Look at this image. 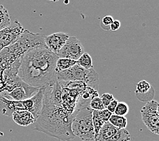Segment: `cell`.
<instances>
[{
  "mask_svg": "<svg viewBox=\"0 0 159 141\" xmlns=\"http://www.w3.org/2000/svg\"><path fill=\"white\" fill-rule=\"evenodd\" d=\"M13 121L20 126H28L34 124L36 119L30 112L27 111H16L12 115Z\"/></svg>",
  "mask_w": 159,
  "mask_h": 141,
  "instance_id": "cell-15",
  "label": "cell"
},
{
  "mask_svg": "<svg viewBox=\"0 0 159 141\" xmlns=\"http://www.w3.org/2000/svg\"><path fill=\"white\" fill-rule=\"evenodd\" d=\"M129 111V107L127 104L125 102H118L114 114L118 115V116H123L128 114Z\"/></svg>",
  "mask_w": 159,
  "mask_h": 141,
  "instance_id": "cell-22",
  "label": "cell"
},
{
  "mask_svg": "<svg viewBox=\"0 0 159 141\" xmlns=\"http://www.w3.org/2000/svg\"><path fill=\"white\" fill-rule=\"evenodd\" d=\"M89 107L93 111H102L105 108L101 98L99 96L93 98V99H91V100L90 101Z\"/></svg>",
  "mask_w": 159,
  "mask_h": 141,
  "instance_id": "cell-23",
  "label": "cell"
},
{
  "mask_svg": "<svg viewBox=\"0 0 159 141\" xmlns=\"http://www.w3.org/2000/svg\"><path fill=\"white\" fill-rule=\"evenodd\" d=\"M120 22L118 20H114V22L112 23H111V24L110 25V30L111 31H117L118 29H119V28L120 27Z\"/></svg>",
  "mask_w": 159,
  "mask_h": 141,
  "instance_id": "cell-28",
  "label": "cell"
},
{
  "mask_svg": "<svg viewBox=\"0 0 159 141\" xmlns=\"http://www.w3.org/2000/svg\"><path fill=\"white\" fill-rule=\"evenodd\" d=\"M118 103V101L117 100L114 99V100L112 101V102H111V103L109 104V105H108V106L106 107V108H107V109L108 111H109L110 112H111V113H114V111H115V109H116V107Z\"/></svg>",
  "mask_w": 159,
  "mask_h": 141,
  "instance_id": "cell-27",
  "label": "cell"
},
{
  "mask_svg": "<svg viewBox=\"0 0 159 141\" xmlns=\"http://www.w3.org/2000/svg\"><path fill=\"white\" fill-rule=\"evenodd\" d=\"M93 124L94 127V131H95V134L96 135L105 124L103 119L100 117L99 111L93 110Z\"/></svg>",
  "mask_w": 159,
  "mask_h": 141,
  "instance_id": "cell-21",
  "label": "cell"
},
{
  "mask_svg": "<svg viewBox=\"0 0 159 141\" xmlns=\"http://www.w3.org/2000/svg\"><path fill=\"white\" fill-rule=\"evenodd\" d=\"M76 63L80 67L84 68V69L89 70L93 68V59L90 54L87 52L83 54L76 61Z\"/></svg>",
  "mask_w": 159,
  "mask_h": 141,
  "instance_id": "cell-20",
  "label": "cell"
},
{
  "mask_svg": "<svg viewBox=\"0 0 159 141\" xmlns=\"http://www.w3.org/2000/svg\"><path fill=\"white\" fill-rule=\"evenodd\" d=\"M39 88L29 85L20 79L14 84L8 86L0 96L13 101H22L30 99L38 92Z\"/></svg>",
  "mask_w": 159,
  "mask_h": 141,
  "instance_id": "cell-5",
  "label": "cell"
},
{
  "mask_svg": "<svg viewBox=\"0 0 159 141\" xmlns=\"http://www.w3.org/2000/svg\"><path fill=\"white\" fill-rule=\"evenodd\" d=\"M100 98H101V100L102 101V103L103 104L105 108H106V107L109 105V104L111 102H112V101L115 99L114 96L110 93H104L102 96H101Z\"/></svg>",
  "mask_w": 159,
  "mask_h": 141,
  "instance_id": "cell-25",
  "label": "cell"
},
{
  "mask_svg": "<svg viewBox=\"0 0 159 141\" xmlns=\"http://www.w3.org/2000/svg\"><path fill=\"white\" fill-rule=\"evenodd\" d=\"M157 115H158V117H159V104H158V107H157Z\"/></svg>",
  "mask_w": 159,
  "mask_h": 141,
  "instance_id": "cell-29",
  "label": "cell"
},
{
  "mask_svg": "<svg viewBox=\"0 0 159 141\" xmlns=\"http://www.w3.org/2000/svg\"><path fill=\"white\" fill-rule=\"evenodd\" d=\"M45 37L46 36L43 34L34 33L28 30H25L16 43L23 50L25 54H26L32 49L47 48L44 42Z\"/></svg>",
  "mask_w": 159,
  "mask_h": 141,
  "instance_id": "cell-8",
  "label": "cell"
},
{
  "mask_svg": "<svg viewBox=\"0 0 159 141\" xmlns=\"http://www.w3.org/2000/svg\"><path fill=\"white\" fill-rule=\"evenodd\" d=\"M16 111H25V101H13L0 96V113L6 116H12Z\"/></svg>",
  "mask_w": 159,
  "mask_h": 141,
  "instance_id": "cell-13",
  "label": "cell"
},
{
  "mask_svg": "<svg viewBox=\"0 0 159 141\" xmlns=\"http://www.w3.org/2000/svg\"><path fill=\"white\" fill-rule=\"evenodd\" d=\"M62 92V86L60 84L59 82L57 80V79L45 86L43 105L61 107Z\"/></svg>",
  "mask_w": 159,
  "mask_h": 141,
  "instance_id": "cell-10",
  "label": "cell"
},
{
  "mask_svg": "<svg viewBox=\"0 0 159 141\" xmlns=\"http://www.w3.org/2000/svg\"><path fill=\"white\" fill-rule=\"evenodd\" d=\"M11 24L8 11L3 5H0V31Z\"/></svg>",
  "mask_w": 159,
  "mask_h": 141,
  "instance_id": "cell-19",
  "label": "cell"
},
{
  "mask_svg": "<svg viewBox=\"0 0 159 141\" xmlns=\"http://www.w3.org/2000/svg\"><path fill=\"white\" fill-rule=\"evenodd\" d=\"M25 31L23 25L15 20L9 27L0 31V52L15 43Z\"/></svg>",
  "mask_w": 159,
  "mask_h": 141,
  "instance_id": "cell-7",
  "label": "cell"
},
{
  "mask_svg": "<svg viewBox=\"0 0 159 141\" xmlns=\"http://www.w3.org/2000/svg\"><path fill=\"white\" fill-rule=\"evenodd\" d=\"M131 140V134L128 132V130L126 129H119L116 133L110 138L97 141H130Z\"/></svg>",
  "mask_w": 159,
  "mask_h": 141,
  "instance_id": "cell-16",
  "label": "cell"
},
{
  "mask_svg": "<svg viewBox=\"0 0 159 141\" xmlns=\"http://www.w3.org/2000/svg\"><path fill=\"white\" fill-rule=\"evenodd\" d=\"M56 79L59 82H82L90 88L97 90L99 86V75L94 68L86 70L75 64L70 69L56 73Z\"/></svg>",
  "mask_w": 159,
  "mask_h": 141,
  "instance_id": "cell-4",
  "label": "cell"
},
{
  "mask_svg": "<svg viewBox=\"0 0 159 141\" xmlns=\"http://www.w3.org/2000/svg\"><path fill=\"white\" fill-rule=\"evenodd\" d=\"M59 57L47 48L28 51L22 57L18 75L26 84L41 88L56 79V64Z\"/></svg>",
  "mask_w": 159,
  "mask_h": 141,
  "instance_id": "cell-1",
  "label": "cell"
},
{
  "mask_svg": "<svg viewBox=\"0 0 159 141\" xmlns=\"http://www.w3.org/2000/svg\"><path fill=\"white\" fill-rule=\"evenodd\" d=\"M108 122L118 129H126L127 126V119L123 116H118L115 114L111 115Z\"/></svg>",
  "mask_w": 159,
  "mask_h": 141,
  "instance_id": "cell-18",
  "label": "cell"
},
{
  "mask_svg": "<svg viewBox=\"0 0 159 141\" xmlns=\"http://www.w3.org/2000/svg\"><path fill=\"white\" fill-rule=\"evenodd\" d=\"M114 19L111 16H104L102 21H101L100 26L103 30L110 31V25L114 22Z\"/></svg>",
  "mask_w": 159,
  "mask_h": 141,
  "instance_id": "cell-24",
  "label": "cell"
},
{
  "mask_svg": "<svg viewBox=\"0 0 159 141\" xmlns=\"http://www.w3.org/2000/svg\"><path fill=\"white\" fill-rule=\"evenodd\" d=\"M72 114L63 107L43 105L34 128L49 136L63 141H70L75 138L71 130Z\"/></svg>",
  "mask_w": 159,
  "mask_h": 141,
  "instance_id": "cell-2",
  "label": "cell"
},
{
  "mask_svg": "<svg viewBox=\"0 0 159 141\" xmlns=\"http://www.w3.org/2000/svg\"><path fill=\"white\" fill-rule=\"evenodd\" d=\"M76 64L77 63L75 60L59 58V59L57 60V64H56V68H55L56 73H59V72H61V71L70 69V68L73 67L74 65Z\"/></svg>",
  "mask_w": 159,
  "mask_h": 141,
  "instance_id": "cell-17",
  "label": "cell"
},
{
  "mask_svg": "<svg viewBox=\"0 0 159 141\" xmlns=\"http://www.w3.org/2000/svg\"><path fill=\"white\" fill-rule=\"evenodd\" d=\"M69 37L70 35L66 33H54L48 36H46L44 39L45 44L50 51L57 55Z\"/></svg>",
  "mask_w": 159,
  "mask_h": 141,
  "instance_id": "cell-12",
  "label": "cell"
},
{
  "mask_svg": "<svg viewBox=\"0 0 159 141\" xmlns=\"http://www.w3.org/2000/svg\"><path fill=\"white\" fill-rule=\"evenodd\" d=\"M158 104L157 101L154 100L148 102L141 109V115L147 128L159 136V117L157 113Z\"/></svg>",
  "mask_w": 159,
  "mask_h": 141,
  "instance_id": "cell-6",
  "label": "cell"
},
{
  "mask_svg": "<svg viewBox=\"0 0 159 141\" xmlns=\"http://www.w3.org/2000/svg\"><path fill=\"white\" fill-rule=\"evenodd\" d=\"M84 52V48L82 42L77 37H70L57 56L61 59L77 61Z\"/></svg>",
  "mask_w": 159,
  "mask_h": 141,
  "instance_id": "cell-9",
  "label": "cell"
},
{
  "mask_svg": "<svg viewBox=\"0 0 159 141\" xmlns=\"http://www.w3.org/2000/svg\"><path fill=\"white\" fill-rule=\"evenodd\" d=\"M44 90L45 86L41 87L34 96L30 99L25 100V110L30 112L35 119L38 118L42 110Z\"/></svg>",
  "mask_w": 159,
  "mask_h": 141,
  "instance_id": "cell-11",
  "label": "cell"
},
{
  "mask_svg": "<svg viewBox=\"0 0 159 141\" xmlns=\"http://www.w3.org/2000/svg\"><path fill=\"white\" fill-rule=\"evenodd\" d=\"M71 130L75 136L82 141H93L95 139V131L93 124V110L85 107L74 111L72 115Z\"/></svg>",
  "mask_w": 159,
  "mask_h": 141,
  "instance_id": "cell-3",
  "label": "cell"
},
{
  "mask_svg": "<svg viewBox=\"0 0 159 141\" xmlns=\"http://www.w3.org/2000/svg\"><path fill=\"white\" fill-rule=\"evenodd\" d=\"M99 113L101 118L103 119L105 123L108 121V120H109V119L111 117V115L113 114V113H111V112L108 111L107 108H104L103 110L99 111Z\"/></svg>",
  "mask_w": 159,
  "mask_h": 141,
  "instance_id": "cell-26",
  "label": "cell"
},
{
  "mask_svg": "<svg viewBox=\"0 0 159 141\" xmlns=\"http://www.w3.org/2000/svg\"><path fill=\"white\" fill-rule=\"evenodd\" d=\"M135 95L140 101L148 103L153 100L155 93L150 83L146 80H142L136 85Z\"/></svg>",
  "mask_w": 159,
  "mask_h": 141,
  "instance_id": "cell-14",
  "label": "cell"
}]
</instances>
